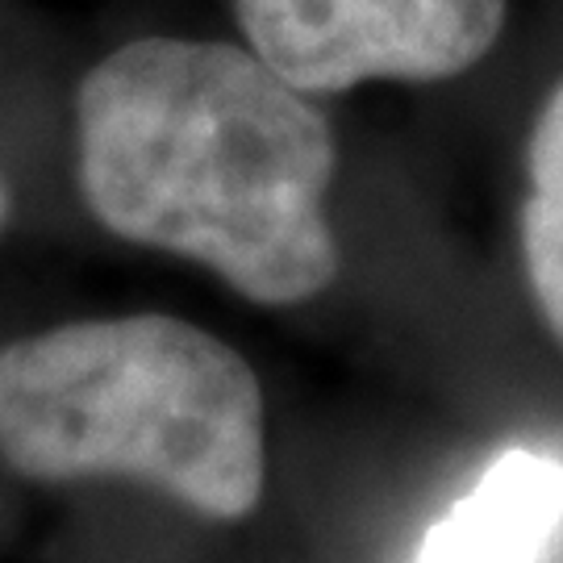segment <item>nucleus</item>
Segmentation results:
<instances>
[{
    "instance_id": "423d86ee",
    "label": "nucleus",
    "mask_w": 563,
    "mask_h": 563,
    "mask_svg": "<svg viewBox=\"0 0 563 563\" xmlns=\"http://www.w3.org/2000/svg\"><path fill=\"white\" fill-rule=\"evenodd\" d=\"M9 222V192H4V184H0V225Z\"/></svg>"
},
{
    "instance_id": "7ed1b4c3",
    "label": "nucleus",
    "mask_w": 563,
    "mask_h": 563,
    "mask_svg": "<svg viewBox=\"0 0 563 563\" xmlns=\"http://www.w3.org/2000/svg\"><path fill=\"white\" fill-rule=\"evenodd\" d=\"M509 0H234L246 46L309 97L434 84L497 46Z\"/></svg>"
},
{
    "instance_id": "f03ea898",
    "label": "nucleus",
    "mask_w": 563,
    "mask_h": 563,
    "mask_svg": "<svg viewBox=\"0 0 563 563\" xmlns=\"http://www.w3.org/2000/svg\"><path fill=\"white\" fill-rule=\"evenodd\" d=\"M0 455L34 481L130 476L205 518L263 493V393L239 351L167 313L0 346Z\"/></svg>"
},
{
    "instance_id": "39448f33",
    "label": "nucleus",
    "mask_w": 563,
    "mask_h": 563,
    "mask_svg": "<svg viewBox=\"0 0 563 563\" xmlns=\"http://www.w3.org/2000/svg\"><path fill=\"white\" fill-rule=\"evenodd\" d=\"M522 260L534 305L563 346V80L543 101L526 146Z\"/></svg>"
},
{
    "instance_id": "20e7f679",
    "label": "nucleus",
    "mask_w": 563,
    "mask_h": 563,
    "mask_svg": "<svg viewBox=\"0 0 563 563\" xmlns=\"http://www.w3.org/2000/svg\"><path fill=\"white\" fill-rule=\"evenodd\" d=\"M563 526V460L514 446L481 476L413 563H543Z\"/></svg>"
},
{
    "instance_id": "f257e3e1",
    "label": "nucleus",
    "mask_w": 563,
    "mask_h": 563,
    "mask_svg": "<svg viewBox=\"0 0 563 563\" xmlns=\"http://www.w3.org/2000/svg\"><path fill=\"white\" fill-rule=\"evenodd\" d=\"M76 159L109 234L205 263L246 301H309L339 276L334 130L251 46H118L80 80Z\"/></svg>"
}]
</instances>
